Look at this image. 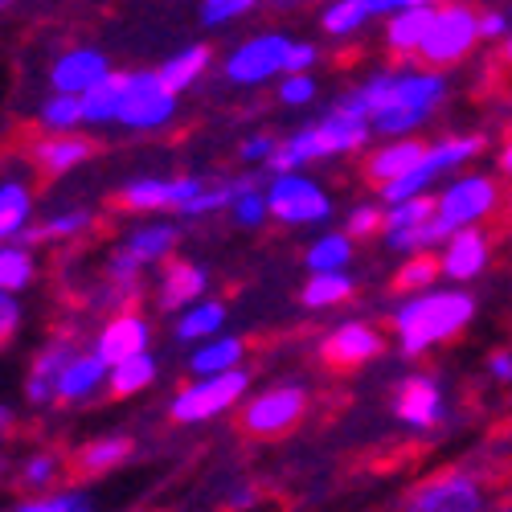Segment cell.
Listing matches in <instances>:
<instances>
[{
	"label": "cell",
	"mask_w": 512,
	"mask_h": 512,
	"mask_svg": "<svg viewBox=\"0 0 512 512\" xmlns=\"http://www.w3.org/2000/svg\"><path fill=\"white\" fill-rule=\"evenodd\" d=\"M226 316H230V312H226L222 300H197V304H189L185 312H177L173 332H177L181 345H201V340L218 336V332L226 328Z\"/></svg>",
	"instance_id": "cell-29"
},
{
	"label": "cell",
	"mask_w": 512,
	"mask_h": 512,
	"mask_svg": "<svg viewBox=\"0 0 512 512\" xmlns=\"http://www.w3.org/2000/svg\"><path fill=\"white\" fill-rule=\"evenodd\" d=\"M308 414V390L304 386H271L263 394L246 398L242 406V431L250 439H283Z\"/></svg>",
	"instance_id": "cell-12"
},
{
	"label": "cell",
	"mask_w": 512,
	"mask_h": 512,
	"mask_svg": "<svg viewBox=\"0 0 512 512\" xmlns=\"http://www.w3.org/2000/svg\"><path fill=\"white\" fill-rule=\"evenodd\" d=\"M58 472H62V459L54 451H37L21 463V484L33 492H50L58 484Z\"/></svg>",
	"instance_id": "cell-43"
},
{
	"label": "cell",
	"mask_w": 512,
	"mask_h": 512,
	"mask_svg": "<svg viewBox=\"0 0 512 512\" xmlns=\"http://www.w3.org/2000/svg\"><path fill=\"white\" fill-rule=\"evenodd\" d=\"M496 164H500V173H504V177H512V136L500 144V152H496Z\"/></svg>",
	"instance_id": "cell-54"
},
{
	"label": "cell",
	"mask_w": 512,
	"mask_h": 512,
	"mask_svg": "<svg viewBox=\"0 0 512 512\" xmlns=\"http://www.w3.org/2000/svg\"><path fill=\"white\" fill-rule=\"evenodd\" d=\"M267 201H271V218L283 222V226H324L332 218L328 189L316 177H308L304 168H291V173H271Z\"/></svg>",
	"instance_id": "cell-10"
},
{
	"label": "cell",
	"mask_w": 512,
	"mask_h": 512,
	"mask_svg": "<svg viewBox=\"0 0 512 512\" xmlns=\"http://www.w3.org/2000/svg\"><path fill=\"white\" fill-rule=\"evenodd\" d=\"M480 13L463 0H439L431 25H426V37L418 46V62L431 66V70H447L459 66L467 54L480 46Z\"/></svg>",
	"instance_id": "cell-6"
},
{
	"label": "cell",
	"mask_w": 512,
	"mask_h": 512,
	"mask_svg": "<svg viewBox=\"0 0 512 512\" xmlns=\"http://www.w3.org/2000/svg\"><path fill=\"white\" fill-rule=\"evenodd\" d=\"M33 279H37V259H33V250H29V242H0V287L5 291H25V287H33Z\"/></svg>",
	"instance_id": "cell-35"
},
{
	"label": "cell",
	"mask_w": 512,
	"mask_h": 512,
	"mask_svg": "<svg viewBox=\"0 0 512 512\" xmlns=\"http://www.w3.org/2000/svg\"><path fill=\"white\" fill-rule=\"evenodd\" d=\"M156 373H160V361H156V353H152V349L132 353V357H123V361H115V365H111L107 390H111V398H132V394H144V390L152 386V381H156Z\"/></svg>",
	"instance_id": "cell-30"
},
{
	"label": "cell",
	"mask_w": 512,
	"mask_h": 512,
	"mask_svg": "<svg viewBox=\"0 0 512 512\" xmlns=\"http://www.w3.org/2000/svg\"><path fill=\"white\" fill-rule=\"evenodd\" d=\"M9 512H95V500L87 492H37L33 500H21Z\"/></svg>",
	"instance_id": "cell-42"
},
{
	"label": "cell",
	"mask_w": 512,
	"mask_h": 512,
	"mask_svg": "<svg viewBox=\"0 0 512 512\" xmlns=\"http://www.w3.org/2000/svg\"><path fill=\"white\" fill-rule=\"evenodd\" d=\"M504 62H512V21H508V33H504Z\"/></svg>",
	"instance_id": "cell-56"
},
{
	"label": "cell",
	"mask_w": 512,
	"mask_h": 512,
	"mask_svg": "<svg viewBox=\"0 0 512 512\" xmlns=\"http://www.w3.org/2000/svg\"><path fill=\"white\" fill-rule=\"evenodd\" d=\"M431 13H435V5H414V9H402V13L386 17V50L398 54V58H418V46L426 37V25H431Z\"/></svg>",
	"instance_id": "cell-28"
},
{
	"label": "cell",
	"mask_w": 512,
	"mask_h": 512,
	"mask_svg": "<svg viewBox=\"0 0 512 512\" xmlns=\"http://www.w3.org/2000/svg\"><path fill=\"white\" fill-rule=\"evenodd\" d=\"M394 418L402 426H410V431H435V426L443 422V386H439V377L435 373H410L398 381V390H394V402H390Z\"/></svg>",
	"instance_id": "cell-15"
},
{
	"label": "cell",
	"mask_w": 512,
	"mask_h": 512,
	"mask_svg": "<svg viewBox=\"0 0 512 512\" xmlns=\"http://www.w3.org/2000/svg\"><path fill=\"white\" fill-rule=\"evenodd\" d=\"M287 50H291L287 33H254L226 54L222 78L230 87H263V82L287 74Z\"/></svg>",
	"instance_id": "cell-11"
},
{
	"label": "cell",
	"mask_w": 512,
	"mask_h": 512,
	"mask_svg": "<svg viewBox=\"0 0 512 512\" xmlns=\"http://www.w3.org/2000/svg\"><path fill=\"white\" fill-rule=\"evenodd\" d=\"M74 340H50L46 349H41L25 373V402L29 406H54V390H58V377L66 369V361L74 357Z\"/></svg>",
	"instance_id": "cell-21"
},
{
	"label": "cell",
	"mask_w": 512,
	"mask_h": 512,
	"mask_svg": "<svg viewBox=\"0 0 512 512\" xmlns=\"http://www.w3.org/2000/svg\"><path fill=\"white\" fill-rule=\"evenodd\" d=\"M275 5H295V0H275Z\"/></svg>",
	"instance_id": "cell-59"
},
{
	"label": "cell",
	"mask_w": 512,
	"mask_h": 512,
	"mask_svg": "<svg viewBox=\"0 0 512 512\" xmlns=\"http://www.w3.org/2000/svg\"><path fill=\"white\" fill-rule=\"evenodd\" d=\"M230 218L242 226V230H259L263 222H271V201H267V189H259L254 181H234V201H230Z\"/></svg>",
	"instance_id": "cell-40"
},
{
	"label": "cell",
	"mask_w": 512,
	"mask_h": 512,
	"mask_svg": "<svg viewBox=\"0 0 512 512\" xmlns=\"http://www.w3.org/2000/svg\"><path fill=\"white\" fill-rule=\"evenodd\" d=\"M111 70L115 66L99 46H70L50 62V87L66 95H87Z\"/></svg>",
	"instance_id": "cell-18"
},
{
	"label": "cell",
	"mask_w": 512,
	"mask_h": 512,
	"mask_svg": "<svg viewBox=\"0 0 512 512\" xmlns=\"http://www.w3.org/2000/svg\"><path fill=\"white\" fill-rule=\"evenodd\" d=\"M435 5H439V0H435Z\"/></svg>",
	"instance_id": "cell-60"
},
{
	"label": "cell",
	"mask_w": 512,
	"mask_h": 512,
	"mask_svg": "<svg viewBox=\"0 0 512 512\" xmlns=\"http://www.w3.org/2000/svg\"><path fill=\"white\" fill-rule=\"evenodd\" d=\"M95 349H99L111 365L123 361V357H132V353H144V349H152V324H148L140 312H119V316H111V320L99 328Z\"/></svg>",
	"instance_id": "cell-22"
},
{
	"label": "cell",
	"mask_w": 512,
	"mask_h": 512,
	"mask_svg": "<svg viewBox=\"0 0 512 512\" xmlns=\"http://www.w3.org/2000/svg\"><path fill=\"white\" fill-rule=\"evenodd\" d=\"M21 316H25V308H21V295H17V291H5V287H0V349H5L9 340L17 336V328H21Z\"/></svg>",
	"instance_id": "cell-48"
},
{
	"label": "cell",
	"mask_w": 512,
	"mask_h": 512,
	"mask_svg": "<svg viewBox=\"0 0 512 512\" xmlns=\"http://www.w3.org/2000/svg\"><path fill=\"white\" fill-rule=\"evenodd\" d=\"M201 189V177H132L127 185H119L115 205L127 213H185V205Z\"/></svg>",
	"instance_id": "cell-13"
},
{
	"label": "cell",
	"mask_w": 512,
	"mask_h": 512,
	"mask_svg": "<svg viewBox=\"0 0 512 512\" xmlns=\"http://www.w3.org/2000/svg\"><path fill=\"white\" fill-rule=\"evenodd\" d=\"M369 21H373V13H369L365 0H328L324 13H320V29L328 37H336V41L357 37Z\"/></svg>",
	"instance_id": "cell-34"
},
{
	"label": "cell",
	"mask_w": 512,
	"mask_h": 512,
	"mask_svg": "<svg viewBox=\"0 0 512 512\" xmlns=\"http://www.w3.org/2000/svg\"><path fill=\"white\" fill-rule=\"evenodd\" d=\"M181 246V230L173 222H144L136 226L132 234L123 238V250L132 254L140 267H156V263H168L173 250Z\"/></svg>",
	"instance_id": "cell-24"
},
{
	"label": "cell",
	"mask_w": 512,
	"mask_h": 512,
	"mask_svg": "<svg viewBox=\"0 0 512 512\" xmlns=\"http://www.w3.org/2000/svg\"><path fill=\"white\" fill-rule=\"evenodd\" d=\"M353 238L345 234V230H328V234H320L312 246H308V254H304V267H308V275H320V271H349V263H353Z\"/></svg>",
	"instance_id": "cell-32"
},
{
	"label": "cell",
	"mask_w": 512,
	"mask_h": 512,
	"mask_svg": "<svg viewBox=\"0 0 512 512\" xmlns=\"http://www.w3.org/2000/svg\"><path fill=\"white\" fill-rule=\"evenodd\" d=\"M156 70H160V78L168 82V87H173V91L181 95V91H189L193 82H197V78L209 70V46H185L181 54L164 58Z\"/></svg>",
	"instance_id": "cell-38"
},
{
	"label": "cell",
	"mask_w": 512,
	"mask_h": 512,
	"mask_svg": "<svg viewBox=\"0 0 512 512\" xmlns=\"http://www.w3.org/2000/svg\"><path fill=\"white\" fill-rule=\"evenodd\" d=\"M492 512H512V500L508 504H492Z\"/></svg>",
	"instance_id": "cell-57"
},
{
	"label": "cell",
	"mask_w": 512,
	"mask_h": 512,
	"mask_svg": "<svg viewBox=\"0 0 512 512\" xmlns=\"http://www.w3.org/2000/svg\"><path fill=\"white\" fill-rule=\"evenodd\" d=\"M381 349H386V336L365 320H345V324L328 328L316 345V353L328 369H361V365L377 361Z\"/></svg>",
	"instance_id": "cell-14"
},
{
	"label": "cell",
	"mask_w": 512,
	"mask_h": 512,
	"mask_svg": "<svg viewBox=\"0 0 512 512\" xmlns=\"http://www.w3.org/2000/svg\"><path fill=\"white\" fill-rule=\"evenodd\" d=\"M119 91H123V70H111L99 87H91L82 95V115L91 127H111L119 115Z\"/></svg>",
	"instance_id": "cell-39"
},
{
	"label": "cell",
	"mask_w": 512,
	"mask_h": 512,
	"mask_svg": "<svg viewBox=\"0 0 512 512\" xmlns=\"http://www.w3.org/2000/svg\"><path fill=\"white\" fill-rule=\"evenodd\" d=\"M37 123H41V132H78V127L87 123V115H82V95L54 91L50 99H41Z\"/></svg>",
	"instance_id": "cell-36"
},
{
	"label": "cell",
	"mask_w": 512,
	"mask_h": 512,
	"mask_svg": "<svg viewBox=\"0 0 512 512\" xmlns=\"http://www.w3.org/2000/svg\"><path fill=\"white\" fill-rule=\"evenodd\" d=\"M9 5H13V0H0V9H9Z\"/></svg>",
	"instance_id": "cell-58"
},
{
	"label": "cell",
	"mask_w": 512,
	"mask_h": 512,
	"mask_svg": "<svg viewBox=\"0 0 512 512\" xmlns=\"http://www.w3.org/2000/svg\"><path fill=\"white\" fill-rule=\"evenodd\" d=\"M488 373H492V381H504V386H512V353L508 349H496L488 357Z\"/></svg>",
	"instance_id": "cell-53"
},
{
	"label": "cell",
	"mask_w": 512,
	"mask_h": 512,
	"mask_svg": "<svg viewBox=\"0 0 512 512\" xmlns=\"http://www.w3.org/2000/svg\"><path fill=\"white\" fill-rule=\"evenodd\" d=\"M209 291V271L201 263H189V259H168L164 271H160V287H156V304L164 312H185L189 304L205 300Z\"/></svg>",
	"instance_id": "cell-20"
},
{
	"label": "cell",
	"mask_w": 512,
	"mask_h": 512,
	"mask_svg": "<svg viewBox=\"0 0 512 512\" xmlns=\"http://www.w3.org/2000/svg\"><path fill=\"white\" fill-rule=\"evenodd\" d=\"M91 156H95V144L78 132H46V140H37L29 148V160L41 177H66Z\"/></svg>",
	"instance_id": "cell-19"
},
{
	"label": "cell",
	"mask_w": 512,
	"mask_h": 512,
	"mask_svg": "<svg viewBox=\"0 0 512 512\" xmlns=\"http://www.w3.org/2000/svg\"><path fill=\"white\" fill-rule=\"evenodd\" d=\"M492 263V238L484 226H463L439 246V271L447 283H472Z\"/></svg>",
	"instance_id": "cell-16"
},
{
	"label": "cell",
	"mask_w": 512,
	"mask_h": 512,
	"mask_svg": "<svg viewBox=\"0 0 512 512\" xmlns=\"http://www.w3.org/2000/svg\"><path fill=\"white\" fill-rule=\"evenodd\" d=\"M353 291H357V279L349 271H320V275H308V287L300 291V304L312 312H328V308L349 304Z\"/></svg>",
	"instance_id": "cell-31"
},
{
	"label": "cell",
	"mask_w": 512,
	"mask_h": 512,
	"mask_svg": "<svg viewBox=\"0 0 512 512\" xmlns=\"http://www.w3.org/2000/svg\"><path fill=\"white\" fill-rule=\"evenodd\" d=\"M488 148V140L480 132H463V136H443L435 144H426L422 160L410 168V173H402L398 181L390 185H381V201H406V197H418V193H431V185L439 181H451L459 168H467L480 152Z\"/></svg>",
	"instance_id": "cell-4"
},
{
	"label": "cell",
	"mask_w": 512,
	"mask_h": 512,
	"mask_svg": "<svg viewBox=\"0 0 512 512\" xmlns=\"http://www.w3.org/2000/svg\"><path fill=\"white\" fill-rule=\"evenodd\" d=\"M508 21H512V17H504L500 9H484V13H480V37H484V41H504Z\"/></svg>",
	"instance_id": "cell-51"
},
{
	"label": "cell",
	"mask_w": 512,
	"mask_h": 512,
	"mask_svg": "<svg viewBox=\"0 0 512 512\" xmlns=\"http://www.w3.org/2000/svg\"><path fill=\"white\" fill-rule=\"evenodd\" d=\"M13 431V406L9 402H0V439H5Z\"/></svg>",
	"instance_id": "cell-55"
},
{
	"label": "cell",
	"mask_w": 512,
	"mask_h": 512,
	"mask_svg": "<svg viewBox=\"0 0 512 512\" xmlns=\"http://www.w3.org/2000/svg\"><path fill=\"white\" fill-rule=\"evenodd\" d=\"M95 226V213L91 209H62V213H54V218H46V222H37V226H29V234L21 238V242H74V238H82Z\"/></svg>",
	"instance_id": "cell-33"
},
{
	"label": "cell",
	"mask_w": 512,
	"mask_h": 512,
	"mask_svg": "<svg viewBox=\"0 0 512 512\" xmlns=\"http://www.w3.org/2000/svg\"><path fill=\"white\" fill-rule=\"evenodd\" d=\"M422 152H426V144L422 140H414V136H394V140H386V144H377L369 156H365V181L369 185H390V181H398L402 173H410V168L422 160Z\"/></svg>",
	"instance_id": "cell-23"
},
{
	"label": "cell",
	"mask_w": 512,
	"mask_h": 512,
	"mask_svg": "<svg viewBox=\"0 0 512 512\" xmlns=\"http://www.w3.org/2000/svg\"><path fill=\"white\" fill-rule=\"evenodd\" d=\"M435 213V197L431 193H418V197H406V201H390L386 205V230L381 234H402V230H414L422 226L426 218Z\"/></svg>",
	"instance_id": "cell-41"
},
{
	"label": "cell",
	"mask_w": 512,
	"mask_h": 512,
	"mask_svg": "<svg viewBox=\"0 0 512 512\" xmlns=\"http://www.w3.org/2000/svg\"><path fill=\"white\" fill-rule=\"evenodd\" d=\"M500 205V185L488 173H455L435 197V226L443 242L463 226H484Z\"/></svg>",
	"instance_id": "cell-9"
},
{
	"label": "cell",
	"mask_w": 512,
	"mask_h": 512,
	"mask_svg": "<svg viewBox=\"0 0 512 512\" xmlns=\"http://www.w3.org/2000/svg\"><path fill=\"white\" fill-rule=\"evenodd\" d=\"M259 5H263V0H201L197 17H201V25L218 29V25H230V21L246 17V13H254Z\"/></svg>",
	"instance_id": "cell-46"
},
{
	"label": "cell",
	"mask_w": 512,
	"mask_h": 512,
	"mask_svg": "<svg viewBox=\"0 0 512 512\" xmlns=\"http://www.w3.org/2000/svg\"><path fill=\"white\" fill-rule=\"evenodd\" d=\"M447 99V78L443 70H386V99L373 111V132L381 140L394 136H414V127H422L435 115V107Z\"/></svg>",
	"instance_id": "cell-3"
},
{
	"label": "cell",
	"mask_w": 512,
	"mask_h": 512,
	"mask_svg": "<svg viewBox=\"0 0 512 512\" xmlns=\"http://www.w3.org/2000/svg\"><path fill=\"white\" fill-rule=\"evenodd\" d=\"M476 320V295L463 287H426L410 291L406 300L390 312V336L394 349L410 361L426 357L439 345H451Z\"/></svg>",
	"instance_id": "cell-1"
},
{
	"label": "cell",
	"mask_w": 512,
	"mask_h": 512,
	"mask_svg": "<svg viewBox=\"0 0 512 512\" xmlns=\"http://www.w3.org/2000/svg\"><path fill=\"white\" fill-rule=\"evenodd\" d=\"M132 451H136V443L127 435H99L74 451V472L78 476H107L119 463L132 459Z\"/></svg>",
	"instance_id": "cell-26"
},
{
	"label": "cell",
	"mask_w": 512,
	"mask_h": 512,
	"mask_svg": "<svg viewBox=\"0 0 512 512\" xmlns=\"http://www.w3.org/2000/svg\"><path fill=\"white\" fill-rule=\"evenodd\" d=\"M250 390V373L238 365V369H226V373H205V377H193L189 386H181L173 398H168V418L177 426H201V422H213L230 414L234 406H242Z\"/></svg>",
	"instance_id": "cell-7"
},
{
	"label": "cell",
	"mask_w": 512,
	"mask_h": 512,
	"mask_svg": "<svg viewBox=\"0 0 512 512\" xmlns=\"http://www.w3.org/2000/svg\"><path fill=\"white\" fill-rule=\"evenodd\" d=\"M234 201V181H205V189L185 205L181 218H209V213H222Z\"/></svg>",
	"instance_id": "cell-45"
},
{
	"label": "cell",
	"mask_w": 512,
	"mask_h": 512,
	"mask_svg": "<svg viewBox=\"0 0 512 512\" xmlns=\"http://www.w3.org/2000/svg\"><path fill=\"white\" fill-rule=\"evenodd\" d=\"M246 361V340L242 336H209L189 353V373L193 377H205V373H226V369H238Z\"/></svg>",
	"instance_id": "cell-27"
},
{
	"label": "cell",
	"mask_w": 512,
	"mask_h": 512,
	"mask_svg": "<svg viewBox=\"0 0 512 512\" xmlns=\"http://www.w3.org/2000/svg\"><path fill=\"white\" fill-rule=\"evenodd\" d=\"M177 99L181 95L160 78V70H123L115 123L127 132H160L177 119Z\"/></svg>",
	"instance_id": "cell-8"
},
{
	"label": "cell",
	"mask_w": 512,
	"mask_h": 512,
	"mask_svg": "<svg viewBox=\"0 0 512 512\" xmlns=\"http://www.w3.org/2000/svg\"><path fill=\"white\" fill-rule=\"evenodd\" d=\"M386 230V201H365V205H353L349 218H345V234L353 242H365L373 234Z\"/></svg>",
	"instance_id": "cell-44"
},
{
	"label": "cell",
	"mask_w": 512,
	"mask_h": 512,
	"mask_svg": "<svg viewBox=\"0 0 512 512\" xmlns=\"http://www.w3.org/2000/svg\"><path fill=\"white\" fill-rule=\"evenodd\" d=\"M398 512H492V488L476 467H443L422 476L398 500Z\"/></svg>",
	"instance_id": "cell-5"
},
{
	"label": "cell",
	"mask_w": 512,
	"mask_h": 512,
	"mask_svg": "<svg viewBox=\"0 0 512 512\" xmlns=\"http://www.w3.org/2000/svg\"><path fill=\"white\" fill-rule=\"evenodd\" d=\"M107 377H111V361L95 345L74 349V357L66 361V369L58 377L54 406H82V402H91L99 390H107Z\"/></svg>",
	"instance_id": "cell-17"
},
{
	"label": "cell",
	"mask_w": 512,
	"mask_h": 512,
	"mask_svg": "<svg viewBox=\"0 0 512 512\" xmlns=\"http://www.w3.org/2000/svg\"><path fill=\"white\" fill-rule=\"evenodd\" d=\"M275 148H279V140H275L271 132H254V136L242 140L238 156H242V164H267V160L275 156Z\"/></svg>",
	"instance_id": "cell-49"
},
{
	"label": "cell",
	"mask_w": 512,
	"mask_h": 512,
	"mask_svg": "<svg viewBox=\"0 0 512 512\" xmlns=\"http://www.w3.org/2000/svg\"><path fill=\"white\" fill-rule=\"evenodd\" d=\"M373 123L365 115H353L345 107H332L308 127H295L291 136L279 140L275 156L267 160L271 173H291V168H308L312 160H332V156H353L373 144Z\"/></svg>",
	"instance_id": "cell-2"
},
{
	"label": "cell",
	"mask_w": 512,
	"mask_h": 512,
	"mask_svg": "<svg viewBox=\"0 0 512 512\" xmlns=\"http://www.w3.org/2000/svg\"><path fill=\"white\" fill-rule=\"evenodd\" d=\"M33 226V189L21 177L0 181V242H17Z\"/></svg>",
	"instance_id": "cell-25"
},
{
	"label": "cell",
	"mask_w": 512,
	"mask_h": 512,
	"mask_svg": "<svg viewBox=\"0 0 512 512\" xmlns=\"http://www.w3.org/2000/svg\"><path fill=\"white\" fill-rule=\"evenodd\" d=\"M365 5H369L373 21H377V17H394V13L414 9V5H435V0H365Z\"/></svg>",
	"instance_id": "cell-52"
},
{
	"label": "cell",
	"mask_w": 512,
	"mask_h": 512,
	"mask_svg": "<svg viewBox=\"0 0 512 512\" xmlns=\"http://www.w3.org/2000/svg\"><path fill=\"white\" fill-rule=\"evenodd\" d=\"M316 62H320V50L312 46V41H295V37H291L287 74H308V70H316Z\"/></svg>",
	"instance_id": "cell-50"
},
{
	"label": "cell",
	"mask_w": 512,
	"mask_h": 512,
	"mask_svg": "<svg viewBox=\"0 0 512 512\" xmlns=\"http://www.w3.org/2000/svg\"><path fill=\"white\" fill-rule=\"evenodd\" d=\"M439 254L431 250H418V254H402V267L394 271L390 287L398 295H410V291H426V287H435L439 283Z\"/></svg>",
	"instance_id": "cell-37"
},
{
	"label": "cell",
	"mask_w": 512,
	"mask_h": 512,
	"mask_svg": "<svg viewBox=\"0 0 512 512\" xmlns=\"http://www.w3.org/2000/svg\"><path fill=\"white\" fill-rule=\"evenodd\" d=\"M316 91H320V82H316L312 70L308 74H283L279 78V103L283 107H308L316 99Z\"/></svg>",
	"instance_id": "cell-47"
}]
</instances>
